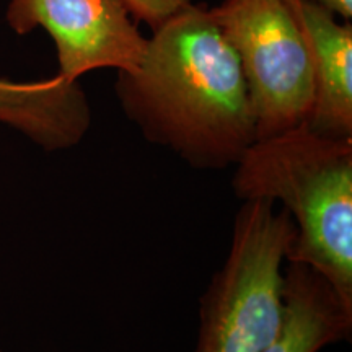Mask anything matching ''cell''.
<instances>
[{
    "mask_svg": "<svg viewBox=\"0 0 352 352\" xmlns=\"http://www.w3.org/2000/svg\"><path fill=\"white\" fill-rule=\"evenodd\" d=\"M114 91L145 140L196 170L235 166L256 140L240 63L204 3L152 30L139 65L118 72Z\"/></svg>",
    "mask_w": 352,
    "mask_h": 352,
    "instance_id": "obj_1",
    "label": "cell"
},
{
    "mask_svg": "<svg viewBox=\"0 0 352 352\" xmlns=\"http://www.w3.org/2000/svg\"><path fill=\"white\" fill-rule=\"evenodd\" d=\"M232 178L235 196L277 204L296 227L287 259L320 272L352 305V139L307 124L256 139Z\"/></svg>",
    "mask_w": 352,
    "mask_h": 352,
    "instance_id": "obj_2",
    "label": "cell"
},
{
    "mask_svg": "<svg viewBox=\"0 0 352 352\" xmlns=\"http://www.w3.org/2000/svg\"><path fill=\"white\" fill-rule=\"evenodd\" d=\"M296 235L274 202H241L230 248L199 302L196 352H263L283 323L284 264Z\"/></svg>",
    "mask_w": 352,
    "mask_h": 352,
    "instance_id": "obj_3",
    "label": "cell"
},
{
    "mask_svg": "<svg viewBox=\"0 0 352 352\" xmlns=\"http://www.w3.org/2000/svg\"><path fill=\"white\" fill-rule=\"evenodd\" d=\"M210 12L240 63L256 139L305 124L314 104L310 56L287 0H223Z\"/></svg>",
    "mask_w": 352,
    "mask_h": 352,
    "instance_id": "obj_4",
    "label": "cell"
},
{
    "mask_svg": "<svg viewBox=\"0 0 352 352\" xmlns=\"http://www.w3.org/2000/svg\"><path fill=\"white\" fill-rule=\"evenodd\" d=\"M6 20L16 34H50L65 82L91 70H134L147 44L124 0H8Z\"/></svg>",
    "mask_w": 352,
    "mask_h": 352,
    "instance_id": "obj_5",
    "label": "cell"
},
{
    "mask_svg": "<svg viewBox=\"0 0 352 352\" xmlns=\"http://www.w3.org/2000/svg\"><path fill=\"white\" fill-rule=\"evenodd\" d=\"M305 39L314 104L305 124L333 139H352V25L311 0H287Z\"/></svg>",
    "mask_w": 352,
    "mask_h": 352,
    "instance_id": "obj_6",
    "label": "cell"
},
{
    "mask_svg": "<svg viewBox=\"0 0 352 352\" xmlns=\"http://www.w3.org/2000/svg\"><path fill=\"white\" fill-rule=\"evenodd\" d=\"M283 300V323L263 352H320L351 340L352 305L308 264L285 261Z\"/></svg>",
    "mask_w": 352,
    "mask_h": 352,
    "instance_id": "obj_7",
    "label": "cell"
},
{
    "mask_svg": "<svg viewBox=\"0 0 352 352\" xmlns=\"http://www.w3.org/2000/svg\"><path fill=\"white\" fill-rule=\"evenodd\" d=\"M0 122L47 151L67 148L90 126V108L78 82L59 76L38 82L0 80Z\"/></svg>",
    "mask_w": 352,
    "mask_h": 352,
    "instance_id": "obj_8",
    "label": "cell"
},
{
    "mask_svg": "<svg viewBox=\"0 0 352 352\" xmlns=\"http://www.w3.org/2000/svg\"><path fill=\"white\" fill-rule=\"evenodd\" d=\"M124 2L135 20L148 25L151 30H155L173 13L179 12L195 0H124Z\"/></svg>",
    "mask_w": 352,
    "mask_h": 352,
    "instance_id": "obj_9",
    "label": "cell"
},
{
    "mask_svg": "<svg viewBox=\"0 0 352 352\" xmlns=\"http://www.w3.org/2000/svg\"><path fill=\"white\" fill-rule=\"evenodd\" d=\"M311 2L327 8L333 15L341 16L344 21L352 19V0H311Z\"/></svg>",
    "mask_w": 352,
    "mask_h": 352,
    "instance_id": "obj_10",
    "label": "cell"
},
{
    "mask_svg": "<svg viewBox=\"0 0 352 352\" xmlns=\"http://www.w3.org/2000/svg\"><path fill=\"white\" fill-rule=\"evenodd\" d=\"M0 352H2V349H0Z\"/></svg>",
    "mask_w": 352,
    "mask_h": 352,
    "instance_id": "obj_11",
    "label": "cell"
}]
</instances>
